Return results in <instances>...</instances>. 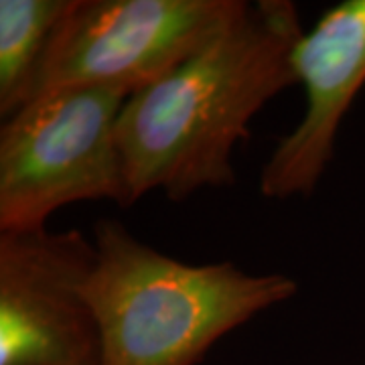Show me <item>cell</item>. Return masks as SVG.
<instances>
[{"mask_svg":"<svg viewBox=\"0 0 365 365\" xmlns=\"http://www.w3.org/2000/svg\"><path fill=\"white\" fill-rule=\"evenodd\" d=\"M304 31L292 0L248 2L234 23L157 83L126 100L116 143L132 205L153 191L179 203L235 182L232 157L250 122L299 83Z\"/></svg>","mask_w":365,"mask_h":365,"instance_id":"cell-1","label":"cell"},{"mask_svg":"<svg viewBox=\"0 0 365 365\" xmlns=\"http://www.w3.org/2000/svg\"><path fill=\"white\" fill-rule=\"evenodd\" d=\"M93 244L83 294L100 327L102 365H197L230 331L299 292L287 274L170 258L114 217L93 225Z\"/></svg>","mask_w":365,"mask_h":365,"instance_id":"cell-2","label":"cell"},{"mask_svg":"<svg viewBox=\"0 0 365 365\" xmlns=\"http://www.w3.org/2000/svg\"><path fill=\"white\" fill-rule=\"evenodd\" d=\"M130 93L63 88L35 98L0 128V232L47 227L81 201L130 207L116 122Z\"/></svg>","mask_w":365,"mask_h":365,"instance_id":"cell-3","label":"cell"},{"mask_svg":"<svg viewBox=\"0 0 365 365\" xmlns=\"http://www.w3.org/2000/svg\"><path fill=\"white\" fill-rule=\"evenodd\" d=\"M246 6L248 0H69L35 98L63 88L134 96L169 76Z\"/></svg>","mask_w":365,"mask_h":365,"instance_id":"cell-4","label":"cell"},{"mask_svg":"<svg viewBox=\"0 0 365 365\" xmlns=\"http://www.w3.org/2000/svg\"><path fill=\"white\" fill-rule=\"evenodd\" d=\"M96 244L79 230L0 232V365H102L83 294Z\"/></svg>","mask_w":365,"mask_h":365,"instance_id":"cell-5","label":"cell"},{"mask_svg":"<svg viewBox=\"0 0 365 365\" xmlns=\"http://www.w3.org/2000/svg\"><path fill=\"white\" fill-rule=\"evenodd\" d=\"M294 69L307 110L262 167L268 199L309 197L333 160L341 122L365 86V0L327 9L299 41Z\"/></svg>","mask_w":365,"mask_h":365,"instance_id":"cell-6","label":"cell"},{"mask_svg":"<svg viewBox=\"0 0 365 365\" xmlns=\"http://www.w3.org/2000/svg\"><path fill=\"white\" fill-rule=\"evenodd\" d=\"M69 0H0V116L33 102L41 66Z\"/></svg>","mask_w":365,"mask_h":365,"instance_id":"cell-7","label":"cell"}]
</instances>
